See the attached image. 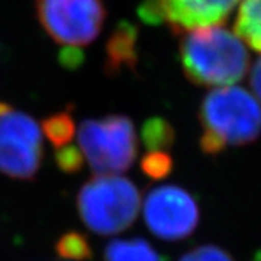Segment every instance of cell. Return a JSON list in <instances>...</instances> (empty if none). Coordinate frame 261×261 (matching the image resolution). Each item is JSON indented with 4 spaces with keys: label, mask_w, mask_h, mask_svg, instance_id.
I'll return each instance as SVG.
<instances>
[{
    "label": "cell",
    "mask_w": 261,
    "mask_h": 261,
    "mask_svg": "<svg viewBox=\"0 0 261 261\" xmlns=\"http://www.w3.org/2000/svg\"><path fill=\"white\" fill-rule=\"evenodd\" d=\"M180 58L187 79L206 87L237 83L248 70L243 39L221 25L187 31L180 44Z\"/></svg>",
    "instance_id": "1"
},
{
    "label": "cell",
    "mask_w": 261,
    "mask_h": 261,
    "mask_svg": "<svg viewBox=\"0 0 261 261\" xmlns=\"http://www.w3.org/2000/svg\"><path fill=\"white\" fill-rule=\"evenodd\" d=\"M200 149L216 155L229 147L247 145L261 134V105L250 92L226 86L207 93L200 105Z\"/></svg>",
    "instance_id": "2"
},
{
    "label": "cell",
    "mask_w": 261,
    "mask_h": 261,
    "mask_svg": "<svg viewBox=\"0 0 261 261\" xmlns=\"http://www.w3.org/2000/svg\"><path fill=\"white\" fill-rule=\"evenodd\" d=\"M141 206L137 186L121 176H96L77 195L83 224L94 233L115 235L135 222Z\"/></svg>",
    "instance_id": "3"
},
{
    "label": "cell",
    "mask_w": 261,
    "mask_h": 261,
    "mask_svg": "<svg viewBox=\"0 0 261 261\" xmlns=\"http://www.w3.org/2000/svg\"><path fill=\"white\" fill-rule=\"evenodd\" d=\"M79 148L96 176H119L129 170L138 154L135 126L128 116L109 115L80 123Z\"/></svg>",
    "instance_id": "4"
},
{
    "label": "cell",
    "mask_w": 261,
    "mask_h": 261,
    "mask_svg": "<svg viewBox=\"0 0 261 261\" xmlns=\"http://www.w3.org/2000/svg\"><path fill=\"white\" fill-rule=\"evenodd\" d=\"M35 10L48 37L68 48L93 42L106 19L103 0H37Z\"/></svg>",
    "instance_id": "5"
},
{
    "label": "cell",
    "mask_w": 261,
    "mask_h": 261,
    "mask_svg": "<svg viewBox=\"0 0 261 261\" xmlns=\"http://www.w3.org/2000/svg\"><path fill=\"white\" fill-rule=\"evenodd\" d=\"M42 155V135L37 121L0 100V173L31 180L41 168Z\"/></svg>",
    "instance_id": "6"
},
{
    "label": "cell",
    "mask_w": 261,
    "mask_h": 261,
    "mask_svg": "<svg viewBox=\"0 0 261 261\" xmlns=\"http://www.w3.org/2000/svg\"><path fill=\"white\" fill-rule=\"evenodd\" d=\"M144 221L149 232L166 241L193 233L199 224V206L187 190L173 185L159 186L144 200Z\"/></svg>",
    "instance_id": "7"
},
{
    "label": "cell",
    "mask_w": 261,
    "mask_h": 261,
    "mask_svg": "<svg viewBox=\"0 0 261 261\" xmlns=\"http://www.w3.org/2000/svg\"><path fill=\"white\" fill-rule=\"evenodd\" d=\"M240 0H145L140 16L147 23H166L176 31L221 25Z\"/></svg>",
    "instance_id": "8"
},
{
    "label": "cell",
    "mask_w": 261,
    "mask_h": 261,
    "mask_svg": "<svg viewBox=\"0 0 261 261\" xmlns=\"http://www.w3.org/2000/svg\"><path fill=\"white\" fill-rule=\"evenodd\" d=\"M135 28L129 23H122L109 38L106 45V71L116 74L123 67L135 64Z\"/></svg>",
    "instance_id": "9"
},
{
    "label": "cell",
    "mask_w": 261,
    "mask_h": 261,
    "mask_svg": "<svg viewBox=\"0 0 261 261\" xmlns=\"http://www.w3.org/2000/svg\"><path fill=\"white\" fill-rule=\"evenodd\" d=\"M235 34L252 49L261 53V0H241Z\"/></svg>",
    "instance_id": "10"
},
{
    "label": "cell",
    "mask_w": 261,
    "mask_h": 261,
    "mask_svg": "<svg viewBox=\"0 0 261 261\" xmlns=\"http://www.w3.org/2000/svg\"><path fill=\"white\" fill-rule=\"evenodd\" d=\"M105 261H163L154 247L142 238L113 240L105 250Z\"/></svg>",
    "instance_id": "11"
},
{
    "label": "cell",
    "mask_w": 261,
    "mask_h": 261,
    "mask_svg": "<svg viewBox=\"0 0 261 261\" xmlns=\"http://www.w3.org/2000/svg\"><path fill=\"white\" fill-rule=\"evenodd\" d=\"M42 130L47 137L48 142L54 148H63L74 138V119L68 111L54 113L42 122Z\"/></svg>",
    "instance_id": "12"
},
{
    "label": "cell",
    "mask_w": 261,
    "mask_h": 261,
    "mask_svg": "<svg viewBox=\"0 0 261 261\" xmlns=\"http://www.w3.org/2000/svg\"><path fill=\"white\" fill-rule=\"evenodd\" d=\"M141 140L148 151H166L174 144V129L163 118H151L141 128Z\"/></svg>",
    "instance_id": "13"
},
{
    "label": "cell",
    "mask_w": 261,
    "mask_h": 261,
    "mask_svg": "<svg viewBox=\"0 0 261 261\" xmlns=\"http://www.w3.org/2000/svg\"><path fill=\"white\" fill-rule=\"evenodd\" d=\"M57 255L65 261H89L93 257V250L87 237L77 231L63 233L56 243Z\"/></svg>",
    "instance_id": "14"
},
{
    "label": "cell",
    "mask_w": 261,
    "mask_h": 261,
    "mask_svg": "<svg viewBox=\"0 0 261 261\" xmlns=\"http://www.w3.org/2000/svg\"><path fill=\"white\" fill-rule=\"evenodd\" d=\"M141 170L147 177L161 180L173 170V159L166 151H148L141 160Z\"/></svg>",
    "instance_id": "15"
},
{
    "label": "cell",
    "mask_w": 261,
    "mask_h": 261,
    "mask_svg": "<svg viewBox=\"0 0 261 261\" xmlns=\"http://www.w3.org/2000/svg\"><path fill=\"white\" fill-rule=\"evenodd\" d=\"M54 160H56L57 167L65 174H75L82 171L84 166V155L82 149L71 144L65 145L63 148L56 149Z\"/></svg>",
    "instance_id": "16"
},
{
    "label": "cell",
    "mask_w": 261,
    "mask_h": 261,
    "mask_svg": "<svg viewBox=\"0 0 261 261\" xmlns=\"http://www.w3.org/2000/svg\"><path fill=\"white\" fill-rule=\"evenodd\" d=\"M178 261H235L228 252L215 247V245H202L193 248L185 254Z\"/></svg>",
    "instance_id": "17"
},
{
    "label": "cell",
    "mask_w": 261,
    "mask_h": 261,
    "mask_svg": "<svg viewBox=\"0 0 261 261\" xmlns=\"http://www.w3.org/2000/svg\"><path fill=\"white\" fill-rule=\"evenodd\" d=\"M58 60H60V64L65 67L67 70H75L83 64V51H80V48L64 47L58 56Z\"/></svg>",
    "instance_id": "18"
},
{
    "label": "cell",
    "mask_w": 261,
    "mask_h": 261,
    "mask_svg": "<svg viewBox=\"0 0 261 261\" xmlns=\"http://www.w3.org/2000/svg\"><path fill=\"white\" fill-rule=\"evenodd\" d=\"M251 86L255 96L261 102V58L257 60L251 70Z\"/></svg>",
    "instance_id": "19"
},
{
    "label": "cell",
    "mask_w": 261,
    "mask_h": 261,
    "mask_svg": "<svg viewBox=\"0 0 261 261\" xmlns=\"http://www.w3.org/2000/svg\"><path fill=\"white\" fill-rule=\"evenodd\" d=\"M254 261H261V252H258V254L255 255V260Z\"/></svg>",
    "instance_id": "20"
}]
</instances>
